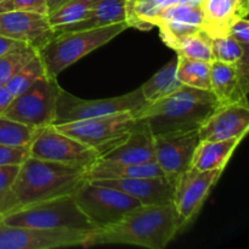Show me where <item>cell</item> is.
Instances as JSON below:
<instances>
[{
    "label": "cell",
    "instance_id": "1",
    "mask_svg": "<svg viewBox=\"0 0 249 249\" xmlns=\"http://www.w3.org/2000/svg\"><path fill=\"white\" fill-rule=\"evenodd\" d=\"M184 226L173 203L140 206L126 213L118 223L90 231L84 248L102 245H129L163 249Z\"/></svg>",
    "mask_w": 249,
    "mask_h": 249
},
{
    "label": "cell",
    "instance_id": "2",
    "mask_svg": "<svg viewBox=\"0 0 249 249\" xmlns=\"http://www.w3.org/2000/svg\"><path fill=\"white\" fill-rule=\"evenodd\" d=\"M220 106L212 90L182 84L168 96L133 111L136 119L147 124L153 135L199 129Z\"/></svg>",
    "mask_w": 249,
    "mask_h": 249
},
{
    "label": "cell",
    "instance_id": "3",
    "mask_svg": "<svg viewBox=\"0 0 249 249\" xmlns=\"http://www.w3.org/2000/svg\"><path fill=\"white\" fill-rule=\"evenodd\" d=\"M88 168L28 157L9 190L14 208L73 195L88 181ZM11 211V212H12Z\"/></svg>",
    "mask_w": 249,
    "mask_h": 249
},
{
    "label": "cell",
    "instance_id": "4",
    "mask_svg": "<svg viewBox=\"0 0 249 249\" xmlns=\"http://www.w3.org/2000/svg\"><path fill=\"white\" fill-rule=\"evenodd\" d=\"M126 28H129L126 22H119L85 31L53 32V36L38 50L46 74L57 78L62 71L74 65L91 51L109 43Z\"/></svg>",
    "mask_w": 249,
    "mask_h": 249
},
{
    "label": "cell",
    "instance_id": "5",
    "mask_svg": "<svg viewBox=\"0 0 249 249\" xmlns=\"http://www.w3.org/2000/svg\"><path fill=\"white\" fill-rule=\"evenodd\" d=\"M1 223L48 230H75L87 232L94 230L92 224L80 211L72 195L17 208L7 213Z\"/></svg>",
    "mask_w": 249,
    "mask_h": 249
},
{
    "label": "cell",
    "instance_id": "6",
    "mask_svg": "<svg viewBox=\"0 0 249 249\" xmlns=\"http://www.w3.org/2000/svg\"><path fill=\"white\" fill-rule=\"evenodd\" d=\"M73 199L95 229H104L118 223L126 213L142 206L138 199L114 189L92 181H85Z\"/></svg>",
    "mask_w": 249,
    "mask_h": 249
},
{
    "label": "cell",
    "instance_id": "7",
    "mask_svg": "<svg viewBox=\"0 0 249 249\" xmlns=\"http://www.w3.org/2000/svg\"><path fill=\"white\" fill-rule=\"evenodd\" d=\"M133 111L53 125L61 133L95 148L100 157L124 140L135 124Z\"/></svg>",
    "mask_w": 249,
    "mask_h": 249
},
{
    "label": "cell",
    "instance_id": "8",
    "mask_svg": "<svg viewBox=\"0 0 249 249\" xmlns=\"http://www.w3.org/2000/svg\"><path fill=\"white\" fill-rule=\"evenodd\" d=\"M60 89L57 78L43 75L15 96L2 116L34 129L53 125Z\"/></svg>",
    "mask_w": 249,
    "mask_h": 249
},
{
    "label": "cell",
    "instance_id": "9",
    "mask_svg": "<svg viewBox=\"0 0 249 249\" xmlns=\"http://www.w3.org/2000/svg\"><path fill=\"white\" fill-rule=\"evenodd\" d=\"M146 104L147 101L143 99L140 88L122 96L99 100L79 99L61 88L56 101L53 125L119 113V112L136 111Z\"/></svg>",
    "mask_w": 249,
    "mask_h": 249
},
{
    "label": "cell",
    "instance_id": "10",
    "mask_svg": "<svg viewBox=\"0 0 249 249\" xmlns=\"http://www.w3.org/2000/svg\"><path fill=\"white\" fill-rule=\"evenodd\" d=\"M29 157L89 168L100 155L95 148L48 125L36 130L29 145Z\"/></svg>",
    "mask_w": 249,
    "mask_h": 249
},
{
    "label": "cell",
    "instance_id": "11",
    "mask_svg": "<svg viewBox=\"0 0 249 249\" xmlns=\"http://www.w3.org/2000/svg\"><path fill=\"white\" fill-rule=\"evenodd\" d=\"M89 232L12 226L0 221V249H55L84 247Z\"/></svg>",
    "mask_w": 249,
    "mask_h": 249
},
{
    "label": "cell",
    "instance_id": "12",
    "mask_svg": "<svg viewBox=\"0 0 249 249\" xmlns=\"http://www.w3.org/2000/svg\"><path fill=\"white\" fill-rule=\"evenodd\" d=\"M155 136V162L165 177L175 184L180 175L189 170L199 140L198 129L173 131Z\"/></svg>",
    "mask_w": 249,
    "mask_h": 249
},
{
    "label": "cell",
    "instance_id": "13",
    "mask_svg": "<svg viewBox=\"0 0 249 249\" xmlns=\"http://www.w3.org/2000/svg\"><path fill=\"white\" fill-rule=\"evenodd\" d=\"M224 169L197 170L190 168L175 182L173 204L182 224H189L198 214Z\"/></svg>",
    "mask_w": 249,
    "mask_h": 249
},
{
    "label": "cell",
    "instance_id": "14",
    "mask_svg": "<svg viewBox=\"0 0 249 249\" xmlns=\"http://www.w3.org/2000/svg\"><path fill=\"white\" fill-rule=\"evenodd\" d=\"M0 34L39 50L53 36V29L45 15L14 10L0 12Z\"/></svg>",
    "mask_w": 249,
    "mask_h": 249
},
{
    "label": "cell",
    "instance_id": "15",
    "mask_svg": "<svg viewBox=\"0 0 249 249\" xmlns=\"http://www.w3.org/2000/svg\"><path fill=\"white\" fill-rule=\"evenodd\" d=\"M249 129L247 105H220L199 126V140L220 141L232 138L243 139Z\"/></svg>",
    "mask_w": 249,
    "mask_h": 249
},
{
    "label": "cell",
    "instance_id": "16",
    "mask_svg": "<svg viewBox=\"0 0 249 249\" xmlns=\"http://www.w3.org/2000/svg\"><path fill=\"white\" fill-rule=\"evenodd\" d=\"M211 90L219 105H247L248 63H230L213 60L211 62Z\"/></svg>",
    "mask_w": 249,
    "mask_h": 249
},
{
    "label": "cell",
    "instance_id": "17",
    "mask_svg": "<svg viewBox=\"0 0 249 249\" xmlns=\"http://www.w3.org/2000/svg\"><path fill=\"white\" fill-rule=\"evenodd\" d=\"M95 184L114 187L133 198L138 199L142 206H162L173 203L175 184L167 177L134 178V179H100L89 180Z\"/></svg>",
    "mask_w": 249,
    "mask_h": 249
},
{
    "label": "cell",
    "instance_id": "18",
    "mask_svg": "<svg viewBox=\"0 0 249 249\" xmlns=\"http://www.w3.org/2000/svg\"><path fill=\"white\" fill-rule=\"evenodd\" d=\"M99 160L133 164L155 162V136L145 122L136 119L124 140Z\"/></svg>",
    "mask_w": 249,
    "mask_h": 249
},
{
    "label": "cell",
    "instance_id": "19",
    "mask_svg": "<svg viewBox=\"0 0 249 249\" xmlns=\"http://www.w3.org/2000/svg\"><path fill=\"white\" fill-rule=\"evenodd\" d=\"M125 5L126 0H95L89 14L82 21L68 26L55 27L53 29L55 33H61L100 28L119 22H125Z\"/></svg>",
    "mask_w": 249,
    "mask_h": 249
},
{
    "label": "cell",
    "instance_id": "20",
    "mask_svg": "<svg viewBox=\"0 0 249 249\" xmlns=\"http://www.w3.org/2000/svg\"><path fill=\"white\" fill-rule=\"evenodd\" d=\"M202 5L204 12L202 28L211 36L226 34L231 19L248 15V5L242 0H206Z\"/></svg>",
    "mask_w": 249,
    "mask_h": 249
},
{
    "label": "cell",
    "instance_id": "21",
    "mask_svg": "<svg viewBox=\"0 0 249 249\" xmlns=\"http://www.w3.org/2000/svg\"><path fill=\"white\" fill-rule=\"evenodd\" d=\"M88 180L100 179H134V178L165 177L156 162L118 163L99 160L88 168Z\"/></svg>",
    "mask_w": 249,
    "mask_h": 249
},
{
    "label": "cell",
    "instance_id": "22",
    "mask_svg": "<svg viewBox=\"0 0 249 249\" xmlns=\"http://www.w3.org/2000/svg\"><path fill=\"white\" fill-rule=\"evenodd\" d=\"M241 141V138L220 141L201 140L194 153L191 167L197 170L225 169L233 151Z\"/></svg>",
    "mask_w": 249,
    "mask_h": 249
},
{
    "label": "cell",
    "instance_id": "23",
    "mask_svg": "<svg viewBox=\"0 0 249 249\" xmlns=\"http://www.w3.org/2000/svg\"><path fill=\"white\" fill-rule=\"evenodd\" d=\"M181 1L185 0H126L125 22L129 27L150 31L163 9Z\"/></svg>",
    "mask_w": 249,
    "mask_h": 249
},
{
    "label": "cell",
    "instance_id": "24",
    "mask_svg": "<svg viewBox=\"0 0 249 249\" xmlns=\"http://www.w3.org/2000/svg\"><path fill=\"white\" fill-rule=\"evenodd\" d=\"M177 58L169 61L164 67L160 68L147 82L141 85V92L147 104L168 96L181 87L182 84L177 77Z\"/></svg>",
    "mask_w": 249,
    "mask_h": 249
},
{
    "label": "cell",
    "instance_id": "25",
    "mask_svg": "<svg viewBox=\"0 0 249 249\" xmlns=\"http://www.w3.org/2000/svg\"><path fill=\"white\" fill-rule=\"evenodd\" d=\"M177 77L181 84L211 90V62L177 56Z\"/></svg>",
    "mask_w": 249,
    "mask_h": 249
},
{
    "label": "cell",
    "instance_id": "26",
    "mask_svg": "<svg viewBox=\"0 0 249 249\" xmlns=\"http://www.w3.org/2000/svg\"><path fill=\"white\" fill-rule=\"evenodd\" d=\"M178 55L194 60H202L212 62L213 51H212V36L204 29H198L195 33L185 36L179 41L174 49Z\"/></svg>",
    "mask_w": 249,
    "mask_h": 249
},
{
    "label": "cell",
    "instance_id": "27",
    "mask_svg": "<svg viewBox=\"0 0 249 249\" xmlns=\"http://www.w3.org/2000/svg\"><path fill=\"white\" fill-rule=\"evenodd\" d=\"M213 58L221 62L238 65L248 63V46H243L229 34L212 36Z\"/></svg>",
    "mask_w": 249,
    "mask_h": 249
},
{
    "label": "cell",
    "instance_id": "28",
    "mask_svg": "<svg viewBox=\"0 0 249 249\" xmlns=\"http://www.w3.org/2000/svg\"><path fill=\"white\" fill-rule=\"evenodd\" d=\"M95 0H67L65 4L48 16L49 24L53 28L82 21L89 14Z\"/></svg>",
    "mask_w": 249,
    "mask_h": 249
},
{
    "label": "cell",
    "instance_id": "29",
    "mask_svg": "<svg viewBox=\"0 0 249 249\" xmlns=\"http://www.w3.org/2000/svg\"><path fill=\"white\" fill-rule=\"evenodd\" d=\"M38 129L0 116V145L29 146Z\"/></svg>",
    "mask_w": 249,
    "mask_h": 249
},
{
    "label": "cell",
    "instance_id": "30",
    "mask_svg": "<svg viewBox=\"0 0 249 249\" xmlns=\"http://www.w3.org/2000/svg\"><path fill=\"white\" fill-rule=\"evenodd\" d=\"M43 75H46L45 67H44L38 53L27 65H24L5 85L14 96H17L26 89H28L36 79Z\"/></svg>",
    "mask_w": 249,
    "mask_h": 249
},
{
    "label": "cell",
    "instance_id": "31",
    "mask_svg": "<svg viewBox=\"0 0 249 249\" xmlns=\"http://www.w3.org/2000/svg\"><path fill=\"white\" fill-rule=\"evenodd\" d=\"M38 55V50L31 45L17 49L0 56V84H6L24 65Z\"/></svg>",
    "mask_w": 249,
    "mask_h": 249
},
{
    "label": "cell",
    "instance_id": "32",
    "mask_svg": "<svg viewBox=\"0 0 249 249\" xmlns=\"http://www.w3.org/2000/svg\"><path fill=\"white\" fill-rule=\"evenodd\" d=\"M157 27L160 28V39L163 40V43L169 46V48H172L173 50L185 36L201 29V27L192 26V24L182 23V22L178 21H162L157 24Z\"/></svg>",
    "mask_w": 249,
    "mask_h": 249
},
{
    "label": "cell",
    "instance_id": "33",
    "mask_svg": "<svg viewBox=\"0 0 249 249\" xmlns=\"http://www.w3.org/2000/svg\"><path fill=\"white\" fill-rule=\"evenodd\" d=\"M28 11L48 16L46 0H4L0 2V12L4 11Z\"/></svg>",
    "mask_w": 249,
    "mask_h": 249
},
{
    "label": "cell",
    "instance_id": "34",
    "mask_svg": "<svg viewBox=\"0 0 249 249\" xmlns=\"http://www.w3.org/2000/svg\"><path fill=\"white\" fill-rule=\"evenodd\" d=\"M29 157V146L0 145V165H21Z\"/></svg>",
    "mask_w": 249,
    "mask_h": 249
},
{
    "label": "cell",
    "instance_id": "35",
    "mask_svg": "<svg viewBox=\"0 0 249 249\" xmlns=\"http://www.w3.org/2000/svg\"><path fill=\"white\" fill-rule=\"evenodd\" d=\"M226 34L232 36L241 45L249 46V22L247 17L236 16L231 19Z\"/></svg>",
    "mask_w": 249,
    "mask_h": 249
},
{
    "label": "cell",
    "instance_id": "36",
    "mask_svg": "<svg viewBox=\"0 0 249 249\" xmlns=\"http://www.w3.org/2000/svg\"><path fill=\"white\" fill-rule=\"evenodd\" d=\"M21 165H0V192L9 191L16 180Z\"/></svg>",
    "mask_w": 249,
    "mask_h": 249
},
{
    "label": "cell",
    "instance_id": "37",
    "mask_svg": "<svg viewBox=\"0 0 249 249\" xmlns=\"http://www.w3.org/2000/svg\"><path fill=\"white\" fill-rule=\"evenodd\" d=\"M28 44L22 43V41L15 40V39L7 38L0 34V56L6 55V53H11V51L17 50V49H21L27 46Z\"/></svg>",
    "mask_w": 249,
    "mask_h": 249
},
{
    "label": "cell",
    "instance_id": "38",
    "mask_svg": "<svg viewBox=\"0 0 249 249\" xmlns=\"http://www.w3.org/2000/svg\"><path fill=\"white\" fill-rule=\"evenodd\" d=\"M14 95L10 92L5 84H0V116L5 113L9 106L11 105L12 100H14Z\"/></svg>",
    "mask_w": 249,
    "mask_h": 249
},
{
    "label": "cell",
    "instance_id": "39",
    "mask_svg": "<svg viewBox=\"0 0 249 249\" xmlns=\"http://www.w3.org/2000/svg\"><path fill=\"white\" fill-rule=\"evenodd\" d=\"M12 208H14V204H12L10 192H0V221L2 220V218H4L7 213H10V212L12 211Z\"/></svg>",
    "mask_w": 249,
    "mask_h": 249
},
{
    "label": "cell",
    "instance_id": "40",
    "mask_svg": "<svg viewBox=\"0 0 249 249\" xmlns=\"http://www.w3.org/2000/svg\"><path fill=\"white\" fill-rule=\"evenodd\" d=\"M67 1V0H46V2H48V16L51 14V12L55 11L57 7H60L61 5L65 4V2Z\"/></svg>",
    "mask_w": 249,
    "mask_h": 249
},
{
    "label": "cell",
    "instance_id": "41",
    "mask_svg": "<svg viewBox=\"0 0 249 249\" xmlns=\"http://www.w3.org/2000/svg\"><path fill=\"white\" fill-rule=\"evenodd\" d=\"M204 1H206V0H202V4H203V2H204Z\"/></svg>",
    "mask_w": 249,
    "mask_h": 249
},
{
    "label": "cell",
    "instance_id": "42",
    "mask_svg": "<svg viewBox=\"0 0 249 249\" xmlns=\"http://www.w3.org/2000/svg\"><path fill=\"white\" fill-rule=\"evenodd\" d=\"M2 1H4V0H0V2H2Z\"/></svg>",
    "mask_w": 249,
    "mask_h": 249
}]
</instances>
